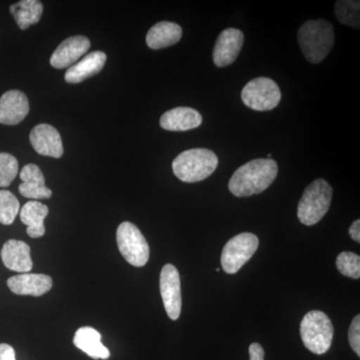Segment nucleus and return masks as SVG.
<instances>
[{"mask_svg": "<svg viewBox=\"0 0 360 360\" xmlns=\"http://www.w3.org/2000/svg\"><path fill=\"white\" fill-rule=\"evenodd\" d=\"M278 174L276 161L271 158H257L238 168L231 180L229 188L238 198H248L264 193L269 188Z\"/></svg>", "mask_w": 360, "mask_h": 360, "instance_id": "f257e3e1", "label": "nucleus"}, {"mask_svg": "<svg viewBox=\"0 0 360 360\" xmlns=\"http://www.w3.org/2000/svg\"><path fill=\"white\" fill-rule=\"evenodd\" d=\"M297 39L305 58L317 65L326 59L335 44L333 26L326 20L307 21L298 30Z\"/></svg>", "mask_w": 360, "mask_h": 360, "instance_id": "f03ea898", "label": "nucleus"}, {"mask_svg": "<svg viewBox=\"0 0 360 360\" xmlns=\"http://www.w3.org/2000/svg\"><path fill=\"white\" fill-rule=\"evenodd\" d=\"M219 158L206 148H193L177 155L172 162L175 176L184 182L193 184L202 181L215 172Z\"/></svg>", "mask_w": 360, "mask_h": 360, "instance_id": "7ed1b4c3", "label": "nucleus"}, {"mask_svg": "<svg viewBox=\"0 0 360 360\" xmlns=\"http://www.w3.org/2000/svg\"><path fill=\"white\" fill-rule=\"evenodd\" d=\"M333 193V187L326 180L319 179L310 184L298 203L300 222L307 226L319 224L330 207Z\"/></svg>", "mask_w": 360, "mask_h": 360, "instance_id": "20e7f679", "label": "nucleus"}, {"mask_svg": "<svg viewBox=\"0 0 360 360\" xmlns=\"http://www.w3.org/2000/svg\"><path fill=\"white\" fill-rule=\"evenodd\" d=\"M333 322L321 310H312L304 315L300 323V335L304 347L315 354H324L328 352L333 343Z\"/></svg>", "mask_w": 360, "mask_h": 360, "instance_id": "39448f33", "label": "nucleus"}, {"mask_svg": "<svg viewBox=\"0 0 360 360\" xmlns=\"http://www.w3.org/2000/svg\"><path fill=\"white\" fill-rule=\"evenodd\" d=\"M118 250L129 264L136 267L144 266L149 259V245L139 227L125 221L116 231Z\"/></svg>", "mask_w": 360, "mask_h": 360, "instance_id": "423d86ee", "label": "nucleus"}, {"mask_svg": "<svg viewBox=\"0 0 360 360\" xmlns=\"http://www.w3.org/2000/svg\"><path fill=\"white\" fill-rule=\"evenodd\" d=\"M241 99L251 110L269 111L281 103V92L274 80L269 77H257L243 87Z\"/></svg>", "mask_w": 360, "mask_h": 360, "instance_id": "0eeeda50", "label": "nucleus"}, {"mask_svg": "<svg viewBox=\"0 0 360 360\" xmlns=\"http://www.w3.org/2000/svg\"><path fill=\"white\" fill-rule=\"evenodd\" d=\"M258 245L259 240L255 234L243 232L234 236L222 250V269L226 274H236L255 255Z\"/></svg>", "mask_w": 360, "mask_h": 360, "instance_id": "6e6552de", "label": "nucleus"}, {"mask_svg": "<svg viewBox=\"0 0 360 360\" xmlns=\"http://www.w3.org/2000/svg\"><path fill=\"white\" fill-rule=\"evenodd\" d=\"M160 295L165 311L172 321H176L181 314V286L179 270L172 264H165L160 272Z\"/></svg>", "mask_w": 360, "mask_h": 360, "instance_id": "1a4fd4ad", "label": "nucleus"}, {"mask_svg": "<svg viewBox=\"0 0 360 360\" xmlns=\"http://www.w3.org/2000/svg\"><path fill=\"white\" fill-rule=\"evenodd\" d=\"M245 44V35L236 28H226L220 32L213 49V63L217 68L232 65L238 58Z\"/></svg>", "mask_w": 360, "mask_h": 360, "instance_id": "9d476101", "label": "nucleus"}, {"mask_svg": "<svg viewBox=\"0 0 360 360\" xmlns=\"http://www.w3.org/2000/svg\"><path fill=\"white\" fill-rule=\"evenodd\" d=\"M32 148L40 155L60 158L63 155V144L58 130L46 123L37 125L30 134Z\"/></svg>", "mask_w": 360, "mask_h": 360, "instance_id": "9b49d317", "label": "nucleus"}, {"mask_svg": "<svg viewBox=\"0 0 360 360\" xmlns=\"http://www.w3.org/2000/svg\"><path fill=\"white\" fill-rule=\"evenodd\" d=\"M90 49V41L84 35L65 39L58 45L51 58V65L58 70L70 68Z\"/></svg>", "mask_w": 360, "mask_h": 360, "instance_id": "f8f14e48", "label": "nucleus"}, {"mask_svg": "<svg viewBox=\"0 0 360 360\" xmlns=\"http://www.w3.org/2000/svg\"><path fill=\"white\" fill-rule=\"evenodd\" d=\"M30 112V103L23 92L9 90L0 97V123L16 125Z\"/></svg>", "mask_w": 360, "mask_h": 360, "instance_id": "ddd939ff", "label": "nucleus"}, {"mask_svg": "<svg viewBox=\"0 0 360 360\" xmlns=\"http://www.w3.org/2000/svg\"><path fill=\"white\" fill-rule=\"evenodd\" d=\"M1 259L6 269L18 274H28L32 269L30 248L21 240L6 241L1 250Z\"/></svg>", "mask_w": 360, "mask_h": 360, "instance_id": "4468645a", "label": "nucleus"}, {"mask_svg": "<svg viewBox=\"0 0 360 360\" xmlns=\"http://www.w3.org/2000/svg\"><path fill=\"white\" fill-rule=\"evenodd\" d=\"M7 285L15 295L41 296L51 290L52 279L45 274H22L11 276Z\"/></svg>", "mask_w": 360, "mask_h": 360, "instance_id": "2eb2a0df", "label": "nucleus"}, {"mask_svg": "<svg viewBox=\"0 0 360 360\" xmlns=\"http://www.w3.org/2000/svg\"><path fill=\"white\" fill-rule=\"evenodd\" d=\"M20 179L22 184L20 186L21 195L32 200H49L51 198L52 191L45 186L44 175L37 165H25L21 169Z\"/></svg>", "mask_w": 360, "mask_h": 360, "instance_id": "dca6fc26", "label": "nucleus"}, {"mask_svg": "<svg viewBox=\"0 0 360 360\" xmlns=\"http://www.w3.org/2000/svg\"><path fill=\"white\" fill-rule=\"evenodd\" d=\"M202 116L191 108H175L160 117V127L169 131H187L200 127Z\"/></svg>", "mask_w": 360, "mask_h": 360, "instance_id": "f3484780", "label": "nucleus"}, {"mask_svg": "<svg viewBox=\"0 0 360 360\" xmlns=\"http://www.w3.org/2000/svg\"><path fill=\"white\" fill-rule=\"evenodd\" d=\"M106 54L103 51H94L85 56L82 60L70 66L66 71L65 79L71 84H79L87 78L94 77L103 70L106 63Z\"/></svg>", "mask_w": 360, "mask_h": 360, "instance_id": "a211bd4d", "label": "nucleus"}, {"mask_svg": "<svg viewBox=\"0 0 360 360\" xmlns=\"http://www.w3.org/2000/svg\"><path fill=\"white\" fill-rule=\"evenodd\" d=\"M182 28L169 21L156 23L146 34V44L151 49H161L172 46L181 39Z\"/></svg>", "mask_w": 360, "mask_h": 360, "instance_id": "6ab92c4d", "label": "nucleus"}, {"mask_svg": "<svg viewBox=\"0 0 360 360\" xmlns=\"http://www.w3.org/2000/svg\"><path fill=\"white\" fill-rule=\"evenodd\" d=\"M73 343L94 359H110V350L101 343V333L96 329L89 326L78 329L73 338Z\"/></svg>", "mask_w": 360, "mask_h": 360, "instance_id": "aec40b11", "label": "nucleus"}, {"mask_svg": "<svg viewBox=\"0 0 360 360\" xmlns=\"http://www.w3.org/2000/svg\"><path fill=\"white\" fill-rule=\"evenodd\" d=\"M20 220L27 226V234L32 238L44 236V219L49 214V207L39 201L25 203L20 210Z\"/></svg>", "mask_w": 360, "mask_h": 360, "instance_id": "412c9836", "label": "nucleus"}, {"mask_svg": "<svg viewBox=\"0 0 360 360\" xmlns=\"http://www.w3.org/2000/svg\"><path fill=\"white\" fill-rule=\"evenodd\" d=\"M20 30H25L30 25L39 22L44 13V6L39 0H21L9 8Z\"/></svg>", "mask_w": 360, "mask_h": 360, "instance_id": "4be33fe9", "label": "nucleus"}, {"mask_svg": "<svg viewBox=\"0 0 360 360\" xmlns=\"http://www.w3.org/2000/svg\"><path fill=\"white\" fill-rule=\"evenodd\" d=\"M335 15L342 25L359 30L360 2L359 0H340L335 4Z\"/></svg>", "mask_w": 360, "mask_h": 360, "instance_id": "5701e85b", "label": "nucleus"}, {"mask_svg": "<svg viewBox=\"0 0 360 360\" xmlns=\"http://www.w3.org/2000/svg\"><path fill=\"white\" fill-rule=\"evenodd\" d=\"M20 201L8 191H0V224L11 225L20 212Z\"/></svg>", "mask_w": 360, "mask_h": 360, "instance_id": "b1692460", "label": "nucleus"}, {"mask_svg": "<svg viewBox=\"0 0 360 360\" xmlns=\"http://www.w3.org/2000/svg\"><path fill=\"white\" fill-rule=\"evenodd\" d=\"M336 267L342 276L360 278V257L349 251H343L336 258Z\"/></svg>", "mask_w": 360, "mask_h": 360, "instance_id": "393cba45", "label": "nucleus"}, {"mask_svg": "<svg viewBox=\"0 0 360 360\" xmlns=\"http://www.w3.org/2000/svg\"><path fill=\"white\" fill-rule=\"evenodd\" d=\"M18 174V160L9 153H0V187L11 186Z\"/></svg>", "mask_w": 360, "mask_h": 360, "instance_id": "a878e982", "label": "nucleus"}, {"mask_svg": "<svg viewBox=\"0 0 360 360\" xmlns=\"http://www.w3.org/2000/svg\"><path fill=\"white\" fill-rule=\"evenodd\" d=\"M348 340L349 345L357 356H360V315L352 319L350 324L349 330H348Z\"/></svg>", "mask_w": 360, "mask_h": 360, "instance_id": "bb28decb", "label": "nucleus"}, {"mask_svg": "<svg viewBox=\"0 0 360 360\" xmlns=\"http://www.w3.org/2000/svg\"><path fill=\"white\" fill-rule=\"evenodd\" d=\"M250 360H264V347L259 343H251L250 347Z\"/></svg>", "mask_w": 360, "mask_h": 360, "instance_id": "cd10ccee", "label": "nucleus"}, {"mask_svg": "<svg viewBox=\"0 0 360 360\" xmlns=\"http://www.w3.org/2000/svg\"><path fill=\"white\" fill-rule=\"evenodd\" d=\"M0 360H16L15 352L11 345L6 343L0 345Z\"/></svg>", "mask_w": 360, "mask_h": 360, "instance_id": "c85d7f7f", "label": "nucleus"}, {"mask_svg": "<svg viewBox=\"0 0 360 360\" xmlns=\"http://www.w3.org/2000/svg\"><path fill=\"white\" fill-rule=\"evenodd\" d=\"M349 234L352 238L357 243H360V220H355L352 226L349 227Z\"/></svg>", "mask_w": 360, "mask_h": 360, "instance_id": "c756f323", "label": "nucleus"}]
</instances>
